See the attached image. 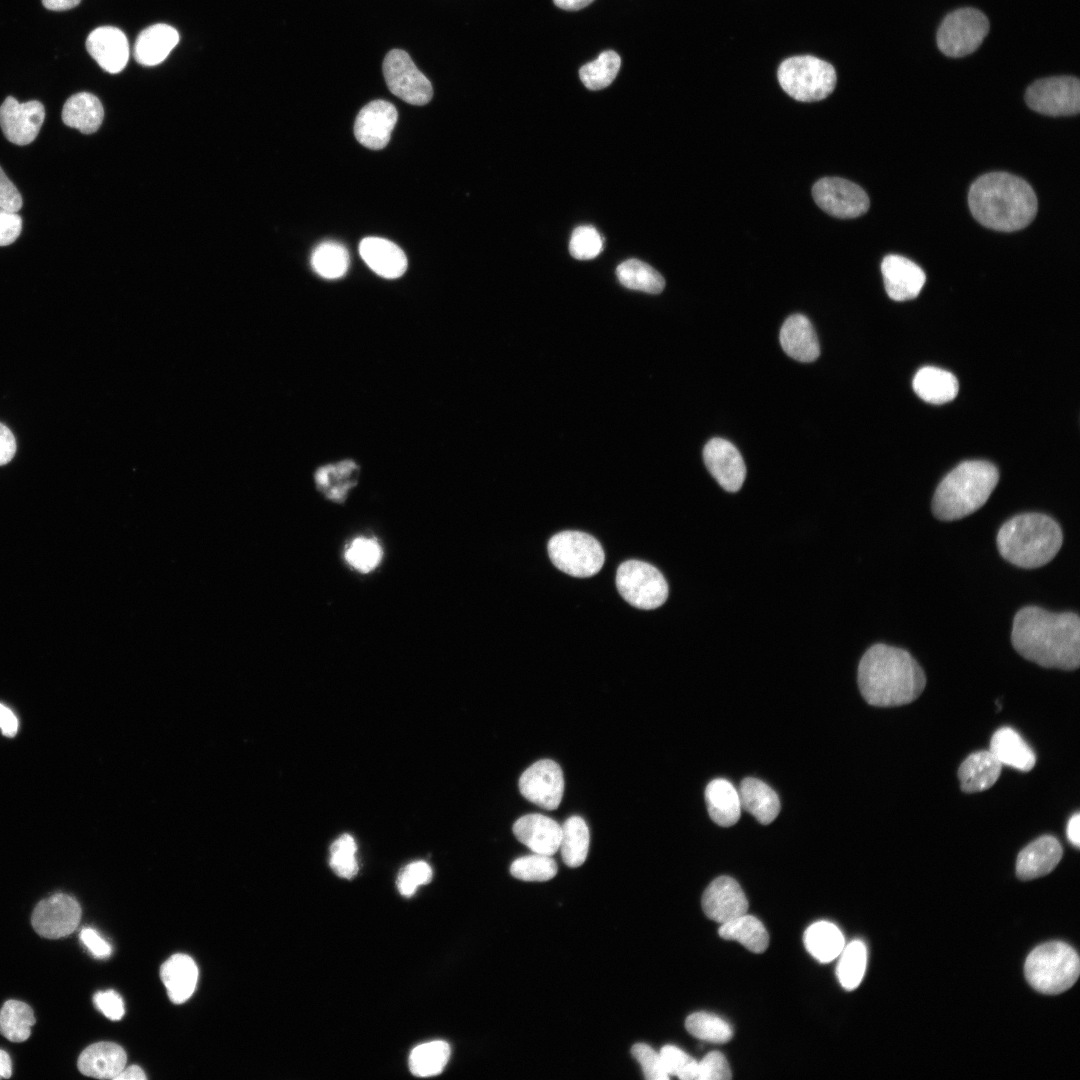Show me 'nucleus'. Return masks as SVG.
Here are the masks:
<instances>
[{
	"label": "nucleus",
	"instance_id": "obj_1",
	"mask_svg": "<svg viewBox=\"0 0 1080 1080\" xmlns=\"http://www.w3.org/2000/svg\"><path fill=\"white\" fill-rule=\"evenodd\" d=\"M1011 642L1018 654L1042 667L1075 670L1080 665L1079 616L1021 608L1013 620Z\"/></svg>",
	"mask_w": 1080,
	"mask_h": 1080
},
{
	"label": "nucleus",
	"instance_id": "obj_2",
	"mask_svg": "<svg viewBox=\"0 0 1080 1080\" xmlns=\"http://www.w3.org/2000/svg\"><path fill=\"white\" fill-rule=\"evenodd\" d=\"M858 685L865 701L876 707H896L911 703L923 692L925 674L901 648L878 643L862 656Z\"/></svg>",
	"mask_w": 1080,
	"mask_h": 1080
},
{
	"label": "nucleus",
	"instance_id": "obj_3",
	"mask_svg": "<svg viewBox=\"0 0 1080 1080\" xmlns=\"http://www.w3.org/2000/svg\"><path fill=\"white\" fill-rule=\"evenodd\" d=\"M968 204L983 226L1013 232L1029 225L1037 213V197L1022 178L1007 172H991L971 185Z\"/></svg>",
	"mask_w": 1080,
	"mask_h": 1080
},
{
	"label": "nucleus",
	"instance_id": "obj_4",
	"mask_svg": "<svg viewBox=\"0 0 1080 1080\" xmlns=\"http://www.w3.org/2000/svg\"><path fill=\"white\" fill-rule=\"evenodd\" d=\"M1063 541L1059 524L1042 513H1024L1006 521L997 534L1000 555L1021 568L1044 566L1058 553Z\"/></svg>",
	"mask_w": 1080,
	"mask_h": 1080
},
{
	"label": "nucleus",
	"instance_id": "obj_5",
	"mask_svg": "<svg viewBox=\"0 0 1080 1080\" xmlns=\"http://www.w3.org/2000/svg\"><path fill=\"white\" fill-rule=\"evenodd\" d=\"M999 480L998 469L983 460L965 461L939 483L932 499V512L942 521L964 518L982 507Z\"/></svg>",
	"mask_w": 1080,
	"mask_h": 1080
},
{
	"label": "nucleus",
	"instance_id": "obj_6",
	"mask_svg": "<svg viewBox=\"0 0 1080 1080\" xmlns=\"http://www.w3.org/2000/svg\"><path fill=\"white\" fill-rule=\"evenodd\" d=\"M1028 983L1038 992L1060 994L1071 988L1080 972L1076 951L1063 942H1048L1036 947L1025 962Z\"/></svg>",
	"mask_w": 1080,
	"mask_h": 1080
},
{
	"label": "nucleus",
	"instance_id": "obj_7",
	"mask_svg": "<svg viewBox=\"0 0 1080 1080\" xmlns=\"http://www.w3.org/2000/svg\"><path fill=\"white\" fill-rule=\"evenodd\" d=\"M781 88L793 99L815 102L829 96L836 86L834 67L814 56H794L784 60L777 73Z\"/></svg>",
	"mask_w": 1080,
	"mask_h": 1080
},
{
	"label": "nucleus",
	"instance_id": "obj_8",
	"mask_svg": "<svg viewBox=\"0 0 1080 1080\" xmlns=\"http://www.w3.org/2000/svg\"><path fill=\"white\" fill-rule=\"evenodd\" d=\"M551 562L562 572L574 577H590L600 571L605 554L593 536L581 531H562L552 536L547 545Z\"/></svg>",
	"mask_w": 1080,
	"mask_h": 1080
},
{
	"label": "nucleus",
	"instance_id": "obj_9",
	"mask_svg": "<svg viewBox=\"0 0 1080 1080\" xmlns=\"http://www.w3.org/2000/svg\"><path fill=\"white\" fill-rule=\"evenodd\" d=\"M988 32L989 20L984 13L971 7L959 8L942 20L937 45L948 57H964L977 50Z\"/></svg>",
	"mask_w": 1080,
	"mask_h": 1080
},
{
	"label": "nucleus",
	"instance_id": "obj_10",
	"mask_svg": "<svg viewBox=\"0 0 1080 1080\" xmlns=\"http://www.w3.org/2000/svg\"><path fill=\"white\" fill-rule=\"evenodd\" d=\"M616 586L624 600L640 609H655L668 597V584L663 574L640 560H627L619 565Z\"/></svg>",
	"mask_w": 1080,
	"mask_h": 1080
},
{
	"label": "nucleus",
	"instance_id": "obj_11",
	"mask_svg": "<svg viewBox=\"0 0 1080 1080\" xmlns=\"http://www.w3.org/2000/svg\"><path fill=\"white\" fill-rule=\"evenodd\" d=\"M1029 108L1047 116H1071L1080 110V83L1074 76L1036 80L1026 90Z\"/></svg>",
	"mask_w": 1080,
	"mask_h": 1080
},
{
	"label": "nucleus",
	"instance_id": "obj_12",
	"mask_svg": "<svg viewBox=\"0 0 1080 1080\" xmlns=\"http://www.w3.org/2000/svg\"><path fill=\"white\" fill-rule=\"evenodd\" d=\"M383 75L389 90L409 104L424 105L432 98L430 81L403 50L393 49L386 55Z\"/></svg>",
	"mask_w": 1080,
	"mask_h": 1080
},
{
	"label": "nucleus",
	"instance_id": "obj_13",
	"mask_svg": "<svg viewBox=\"0 0 1080 1080\" xmlns=\"http://www.w3.org/2000/svg\"><path fill=\"white\" fill-rule=\"evenodd\" d=\"M815 203L827 214L841 218H856L867 212L870 201L857 184L844 178L824 177L812 188Z\"/></svg>",
	"mask_w": 1080,
	"mask_h": 1080
},
{
	"label": "nucleus",
	"instance_id": "obj_14",
	"mask_svg": "<svg viewBox=\"0 0 1080 1080\" xmlns=\"http://www.w3.org/2000/svg\"><path fill=\"white\" fill-rule=\"evenodd\" d=\"M81 907L68 894H55L40 901L31 917L34 930L42 937L58 939L66 937L78 927Z\"/></svg>",
	"mask_w": 1080,
	"mask_h": 1080
},
{
	"label": "nucleus",
	"instance_id": "obj_15",
	"mask_svg": "<svg viewBox=\"0 0 1080 1080\" xmlns=\"http://www.w3.org/2000/svg\"><path fill=\"white\" fill-rule=\"evenodd\" d=\"M519 789L530 802L543 809L554 810L561 803L564 792L562 769L553 760H539L522 773Z\"/></svg>",
	"mask_w": 1080,
	"mask_h": 1080
},
{
	"label": "nucleus",
	"instance_id": "obj_16",
	"mask_svg": "<svg viewBox=\"0 0 1080 1080\" xmlns=\"http://www.w3.org/2000/svg\"><path fill=\"white\" fill-rule=\"evenodd\" d=\"M44 118V106L36 100L19 103L9 96L0 106V127L5 137L17 145L34 141Z\"/></svg>",
	"mask_w": 1080,
	"mask_h": 1080
},
{
	"label": "nucleus",
	"instance_id": "obj_17",
	"mask_svg": "<svg viewBox=\"0 0 1080 1080\" xmlns=\"http://www.w3.org/2000/svg\"><path fill=\"white\" fill-rule=\"evenodd\" d=\"M710 474L728 492L738 491L746 477V467L738 449L728 440L712 438L703 449Z\"/></svg>",
	"mask_w": 1080,
	"mask_h": 1080
},
{
	"label": "nucleus",
	"instance_id": "obj_18",
	"mask_svg": "<svg viewBox=\"0 0 1080 1080\" xmlns=\"http://www.w3.org/2000/svg\"><path fill=\"white\" fill-rule=\"evenodd\" d=\"M397 110L385 100H374L365 105L358 113L354 134L363 146L379 150L384 148L391 137L397 121Z\"/></svg>",
	"mask_w": 1080,
	"mask_h": 1080
},
{
	"label": "nucleus",
	"instance_id": "obj_19",
	"mask_svg": "<svg viewBox=\"0 0 1080 1080\" xmlns=\"http://www.w3.org/2000/svg\"><path fill=\"white\" fill-rule=\"evenodd\" d=\"M701 904L705 915L720 924L741 916L748 910V901L742 888L729 876L714 879L705 889Z\"/></svg>",
	"mask_w": 1080,
	"mask_h": 1080
},
{
	"label": "nucleus",
	"instance_id": "obj_20",
	"mask_svg": "<svg viewBox=\"0 0 1080 1080\" xmlns=\"http://www.w3.org/2000/svg\"><path fill=\"white\" fill-rule=\"evenodd\" d=\"M885 290L895 301L911 300L918 296L925 281L924 271L913 261L890 254L881 263Z\"/></svg>",
	"mask_w": 1080,
	"mask_h": 1080
},
{
	"label": "nucleus",
	"instance_id": "obj_21",
	"mask_svg": "<svg viewBox=\"0 0 1080 1080\" xmlns=\"http://www.w3.org/2000/svg\"><path fill=\"white\" fill-rule=\"evenodd\" d=\"M86 48L99 66L109 73L121 72L129 59L127 37L113 26L93 30L87 37Z\"/></svg>",
	"mask_w": 1080,
	"mask_h": 1080
},
{
	"label": "nucleus",
	"instance_id": "obj_22",
	"mask_svg": "<svg viewBox=\"0 0 1080 1080\" xmlns=\"http://www.w3.org/2000/svg\"><path fill=\"white\" fill-rule=\"evenodd\" d=\"M562 828L550 817L527 814L513 825V833L519 842L538 854L552 856L560 846Z\"/></svg>",
	"mask_w": 1080,
	"mask_h": 1080
},
{
	"label": "nucleus",
	"instance_id": "obj_23",
	"mask_svg": "<svg viewBox=\"0 0 1080 1080\" xmlns=\"http://www.w3.org/2000/svg\"><path fill=\"white\" fill-rule=\"evenodd\" d=\"M1062 847L1059 841L1051 836L1044 835L1026 847L1018 854L1016 861V873L1021 880H1031L1049 874L1062 858Z\"/></svg>",
	"mask_w": 1080,
	"mask_h": 1080
},
{
	"label": "nucleus",
	"instance_id": "obj_24",
	"mask_svg": "<svg viewBox=\"0 0 1080 1080\" xmlns=\"http://www.w3.org/2000/svg\"><path fill=\"white\" fill-rule=\"evenodd\" d=\"M779 340L784 352L797 361L812 362L820 355L816 332L804 315L788 317L781 327Z\"/></svg>",
	"mask_w": 1080,
	"mask_h": 1080
},
{
	"label": "nucleus",
	"instance_id": "obj_25",
	"mask_svg": "<svg viewBox=\"0 0 1080 1080\" xmlns=\"http://www.w3.org/2000/svg\"><path fill=\"white\" fill-rule=\"evenodd\" d=\"M359 253L368 267L381 277L395 279L402 276L407 269L405 253L387 239L364 238L359 244Z\"/></svg>",
	"mask_w": 1080,
	"mask_h": 1080
},
{
	"label": "nucleus",
	"instance_id": "obj_26",
	"mask_svg": "<svg viewBox=\"0 0 1080 1080\" xmlns=\"http://www.w3.org/2000/svg\"><path fill=\"white\" fill-rule=\"evenodd\" d=\"M127 1056L124 1049L112 1042L94 1043L83 1050L78 1058L79 1071L98 1079H116L125 1068Z\"/></svg>",
	"mask_w": 1080,
	"mask_h": 1080
},
{
	"label": "nucleus",
	"instance_id": "obj_27",
	"mask_svg": "<svg viewBox=\"0 0 1080 1080\" xmlns=\"http://www.w3.org/2000/svg\"><path fill=\"white\" fill-rule=\"evenodd\" d=\"M359 475L358 464L347 459L319 467L314 474V480L317 490L326 499L342 504L357 485Z\"/></svg>",
	"mask_w": 1080,
	"mask_h": 1080
},
{
	"label": "nucleus",
	"instance_id": "obj_28",
	"mask_svg": "<svg viewBox=\"0 0 1080 1080\" xmlns=\"http://www.w3.org/2000/svg\"><path fill=\"white\" fill-rule=\"evenodd\" d=\"M178 42L179 34L175 28L167 24H154L138 35L134 45V57L138 63L145 66L160 64Z\"/></svg>",
	"mask_w": 1080,
	"mask_h": 1080
},
{
	"label": "nucleus",
	"instance_id": "obj_29",
	"mask_svg": "<svg viewBox=\"0 0 1080 1080\" xmlns=\"http://www.w3.org/2000/svg\"><path fill=\"white\" fill-rule=\"evenodd\" d=\"M1001 769L1002 764L990 751L970 754L958 770L962 791L974 793L989 789L998 780Z\"/></svg>",
	"mask_w": 1080,
	"mask_h": 1080
},
{
	"label": "nucleus",
	"instance_id": "obj_30",
	"mask_svg": "<svg viewBox=\"0 0 1080 1080\" xmlns=\"http://www.w3.org/2000/svg\"><path fill=\"white\" fill-rule=\"evenodd\" d=\"M161 979L171 1001L181 1004L189 999L195 990L198 968L188 955L175 954L162 965Z\"/></svg>",
	"mask_w": 1080,
	"mask_h": 1080
},
{
	"label": "nucleus",
	"instance_id": "obj_31",
	"mask_svg": "<svg viewBox=\"0 0 1080 1080\" xmlns=\"http://www.w3.org/2000/svg\"><path fill=\"white\" fill-rule=\"evenodd\" d=\"M741 809L752 814L761 824L771 823L779 814L780 801L776 792L763 781L744 778L738 790Z\"/></svg>",
	"mask_w": 1080,
	"mask_h": 1080
},
{
	"label": "nucleus",
	"instance_id": "obj_32",
	"mask_svg": "<svg viewBox=\"0 0 1080 1080\" xmlns=\"http://www.w3.org/2000/svg\"><path fill=\"white\" fill-rule=\"evenodd\" d=\"M989 751L1001 764L1024 772L1030 771L1036 762L1033 750L1010 727H1002L992 735Z\"/></svg>",
	"mask_w": 1080,
	"mask_h": 1080
},
{
	"label": "nucleus",
	"instance_id": "obj_33",
	"mask_svg": "<svg viewBox=\"0 0 1080 1080\" xmlns=\"http://www.w3.org/2000/svg\"><path fill=\"white\" fill-rule=\"evenodd\" d=\"M705 800L710 818L719 826L734 825L741 814L738 790L726 779L712 780L705 789Z\"/></svg>",
	"mask_w": 1080,
	"mask_h": 1080
},
{
	"label": "nucleus",
	"instance_id": "obj_34",
	"mask_svg": "<svg viewBox=\"0 0 1080 1080\" xmlns=\"http://www.w3.org/2000/svg\"><path fill=\"white\" fill-rule=\"evenodd\" d=\"M913 389L922 400L931 404H943L956 397L959 385L951 372L926 366L915 374Z\"/></svg>",
	"mask_w": 1080,
	"mask_h": 1080
},
{
	"label": "nucleus",
	"instance_id": "obj_35",
	"mask_svg": "<svg viewBox=\"0 0 1080 1080\" xmlns=\"http://www.w3.org/2000/svg\"><path fill=\"white\" fill-rule=\"evenodd\" d=\"M103 117L104 110L100 100L88 92L72 95L67 99L62 109L64 124L76 128L84 134L97 131Z\"/></svg>",
	"mask_w": 1080,
	"mask_h": 1080
},
{
	"label": "nucleus",
	"instance_id": "obj_36",
	"mask_svg": "<svg viewBox=\"0 0 1080 1080\" xmlns=\"http://www.w3.org/2000/svg\"><path fill=\"white\" fill-rule=\"evenodd\" d=\"M803 941L807 951L821 963L834 960L845 946L839 928L827 921L810 925L804 932Z\"/></svg>",
	"mask_w": 1080,
	"mask_h": 1080
},
{
	"label": "nucleus",
	"instance_id": "obj_37",
	"mask_svg": "<svg viewBox=\"0 0 1080 1080\" xmlns=\"http://www.w3.org/2000/svg\"><path fill=\"white\" fill-rule=\"evenodd\" d=\"M718 933L721 938L735 940L753 953L764 952L769 943V936L763 923L746 913L722 923Z\"/></svg>",
	"mask_w": 1080,
	"mask_h": 1080
},
{
	"label": "nucleus",
	"instance_id": "obj_38",
	"mask_svg": "<svg viewBox=\"0 0 1080 1080\" xmlns=\"http://www.w3.org/2000/svg\"><path fill=\"white\" fill-rule=\"evenodd\" d=\"M560 850L564 863L571 868L581 866L588 855L590 834L580 816L568 818L561 826Z\"/></svg>",
	"mask_w": 1080,
	"mask_h": 1080
},
{
	"label": "nucleus",
	"instance_id": "obj_39",
	"mask_svg": "<svg viewBox=\"0 0 1080 1080\" xmlns=\"http://www.w3.org/2000/svg\"><path fill=\"white\" fill-rule=\"evenodd\" d=\"M616 275L626 288L650 294H658L665 287L662 275L647 263L638 259H629L618 265Z\"/></svg>",
	"mask_w": 1080,
	"mask_h": 1080
},
{
	"label": "nucleus",
	"instance_id": "obj_40",
	"mask_svg": "<svg viewBox=\"0 0 1080 1080\" xmlns=\"http://www.w3.org/2000/svg\"><path fill=\"white\" fill-rule=\"evenodd\" d=\"M450 1046L445 1041H432L416 1046L409 1056V1068L417 1077H431L443 1071L449 1058Z\"/></svg>",
	"mask_w": 1080,
	"mask_h": 1080
},
{
	"label": "nucleus",
	"instance_id": "obj_41",
	"mask_svg": "<svg viewBox=\"0 0 1080 1080\" xmlns=\"http://www.w3.org/2000/svg\"><path fill=\"white\" fill-rule=\"evenodd\" d=\"M35 1024L32 1008L19 1000H7L0 1010V1034L12 1042H23Z\"/></svg>",
	"mask_w": 1080,
	"mask_h": 1080
},
{
	"label": "nucleus",
	"instance_id": "obj_42",
	"mask_svg": "<svg viewBox=\"0 0 1080 1080\" xmlns=\"http://www.w3.org/2000/svg\"><path fill=\"white\" fill-rule=\"evenodd\" d=\"M867 950L860 940H854L844 946L836 968V975L841 986L848 991L854 990L861 983L866 970Z\"/></svg>",
	"mask_w": 1080,
	"mask_h": 1080
},
{
	"label": "nucleus",
	"instance_id": "obj_43",
	"mask_svg": "<svg viewBox=\"0 0 1080 1080\" xmlns=\"http://www.w3.org/2000/svg\"><path fill=\"white\" fill-rule=\"evenodd\" d=\"M349 254L340 243L326 241L319 244L312 253L311 265L323 278L337 279L345 275L349 267Z\"/></svg>",
	"mask_w": 1080,
	"mask_h": 1080
},
{
	"label": "nucleus",
	"instance_id": "obj_44",
	"mask_svg": "<svg viewBox=\"0 0 1080 1080\" xmlns=\"http://www.w3.org/2000/svg\"><path fill=\"white\" fill-rule=\"evenodd\" d=\"M620 56L612 50L602 52L597 59L583 65L579 70L582 83L589 90H600L609 86L620 69Z\"/></svg>",
	"mask_w": 1080,
	"mask_h": 1080
},
{
	"label": "nucleus",
	"instance_id": "obj_45",
	"mask_svg": "<svg viewBox=\"0 0 1080 1080\" xmlns=\"http://www.w3.org/2000/svg\"><path fill=\"white\" fill-rule=\"evenodd\" d=\"M685 1027L692 1036L712 1043H726L733 1035L728 1022L703 1011L690 1014L686 1018Z\"/></svg>",
	"mask_w": 1080,
	"mask_h": 1080
},
{
	"label": "nucleus",
	"instance_id": "obj_46",
	"mask_svg": "<svg viewBox=\"0 0 1080 1080\" xmlns=\"http://www.w3.org/2000/svg\"><path fill=\"white\" fill-rule=\"evenodd\" d=\"M557 870L551 856L538 853L517 858L510 866L511 875L523 881H547L557 874Z\"/></svg>",
	"mask_w": 1080,
	"mask_h": 1080
},
{
	"label": "nucleus",
	"instance_id": "obj_47",
	"mask_svg": "<svg viewBox=\"0 0 1080 1080\" xmlns=\"http://www.w3.org/2000/svg\"><path fill=\"white\" fill-rule=\"evenodd\" d=\"M348 564L361 573H369L381 562L383 550L374 539L356 538L345 551Z\"/></svg>",
	"mask_w": 1080,
	"mask_h": 1080
},
{
	"label": "nucleus",
	"instance_id": "obj_48",
	"mask_svg": "<svg viewBox=\"0 0 1080 1080\" xmlns=\"http://www.w3.org/2000/svg\"><path fill=\"white\" fill-rule=\"evenodd\" d=\"M357 846L353 837L343 834L337 838L330 847V867L342 878H353L359 869L356 860Z\"/></svg>",
	"mask_w": 1080,
	"mask_h": 1080
},
{
	"label": "nucleus",
	"instance_id": "obj_49",
	"mask_svg": "<svg viewBox=\"0 0 1080 1080\" xmlns=\"http://www.w3.org/2000/svg\"><path fill=\"white\" fill-rule=\"evenodd\" d=\"M603 248L599 232L592 226H579L572 232L569 251L578 260H589L598 256Z\"/></svg>",
	"mask_w": 1080,
	"mask_h": 1080
},
{
	"label": "nucleus",
	"instance_id": "obj_50",
	"mask_svg": "<svg viewBox=\"0 0 1080 1080\" xmlns=\"http://www.w3.org/2000/svg\"><path fill=\"white\" fill-rule=\"evenodd\" d=\"M660 1057L669 1076L682 1080H695L698 1062L680 1048L666 1045L661 1048Z\"/></svg>",
	"mask_w": 1080,
	"mask_h": 1080
},
{
	"label": "nucleus",
	"instance_id": "obj_51",
	"mask_svg": "<svg viewBox=\"0 0 1080 1080\" xmlns=\"http://www.w3.org/2000/svg\"><path fill=\"white\" fill-rule=\"evenodd\" d=\"M432 875V869L426 862H412L399 873L397 888L403 896L410 897L420 885L429 883Z\"/></svg>",
	"mask_w": 1080,
	"mask_h": 1080
},
{
	"label": "nucleus",
	"instance_id": "obj_52",
	"mask_svg": "<svg viewBox=\"0 0 1080 1080\" xmlns=\"http://www.w3.org/2000/svg\"><path fill=\"white\" fill-rule=\"evenodd\" d=\"M632 1056L640 1064L647 1080H667V1074L660 1054L645 1043H637L631 1048Z\"/></svg>",
	"mask_w": 1080,
	"mask_h": 1080
},
{
	"label": "nucleus",
	"instance_id": "obj_53",
	"mask_svg": "<svg viewBox=\"0 0 1080 1080\" xmlns=\"http://www.w3.org/2000/svg\"><path fill=\"white\" fill-rule=\"evenodd\" d=\"M731 1077L729 1064L719 1051L709 1052L697 1064L695 1080H728Z\"/></svg>",
	"mask_w": 1080,
	"mask_h": 1080
},
{
	"label": "nucleus",
	"instance_id": "obj_54",
	"mask_svg": "<svg viewBox=\"0 0 1080 1080\" xmlns=\"http://www.w3.org/2000/svg\"><path fill=\"white\" fill-rule=\"evenodd\" d=\"M96 1007L110 1020H120L125 1012L124 1003L118 993L113 990L101 991L95 994Z\"/></svg>",
	"mask_w": 1080,
	"mask_h": 1080
},
{
	"label": "nucleus",
	"instance_id": "obj_55",
	"mask_svg": "<svg viewBox=\"0 0 1080 1080\" xmlns=\"http://www.w3.org/2000/svg\"><path fill=\"white\" fill-rule=\"evenodd\" d=\"M22 219L17 212L0 208V246L12 244L20 235Z\"/></svg>",
	"mask_w": 1080,
	"mask_h": 1080
},
{
	"label": "nucleus",
	"instance_id": "obj_56",
	"mask_svg": "<svg viewBox=\"0 0 1080 1080\" xmlns=\"http://www.w3.org/2000/svg\"><path fill=\"white\" fill-rule=\"evenodd\" d=\"M22 207V197L15 185L0 167V208L17 212Z\"/></svg>",
	"mask_w": 1080,
	"mask_h": 1080
},
{
	"label": "nucleus",
	"instance_id": "obj_57",
	"mask_svg": "<svg viewBox=\"0 0 1080 1080\" xmlns=\"http://www.w3.org/2000/svg\"><path fill=\"white\" fill-rule=\"evenodd\" d=\"M80 939L94 957L104 959L111 955V946L96 930L89 927L83 928Z\"/></svg>",
	"mask_w": 1080,
	"mask_h": 1080
},
{
	"label": "nucleus",
	"instance_id": "obj_58",
	"mask_svg": "<svg viewBox=\"0 0 1080 1080\" xmlns=\"http://www.w3.org/2000/svg\"><path fill=\"white\" fill-rule=\"evenodd\" d=\"M16 453V439L11 430L0 423V466L8 464Z\"/></svg>",
	"mask_w": 1080,
	"mask_h": 1080
},
{
	"label": "nucleus",
	"instance_id": "obj_59",
	"mask_svg": "<svg viewBox=\"0 0 1080 1080\" xmlns=\"http://www.w3.org/2000/svg\"><path fill=\"white\" fill-rule=\"evenodd\" d=\"M0 729L7 737H14L18 731V719L13 711L0 703Z\"/></svg>",
	"mask_w": 1080,
	"mask_h": 1080
},
{
	"label": "nucleus",
	"instance_id": "obj_60",
	"mask_svg": "<svg viewBox=\"0 0 1080 1080\" xmlns=\"http://www.w3.org/2000/svg\"><path fill=\"white\" fill-rule=\"evenodd\" d=\"M1067 837L1068 840L1076 847L1080 845V815L1075 813L1072 815L1067 824Z\"/></svg>",
	"mask_w": 1080,
	"mask_h": 1080
},
{
	"label": "nucleus",
	"instance_id": "obj_61",
	"mask_svg": "<svg viewBox=\"0 0 1080 1080\" xmlns=\"http://www.w3.org/2000/svg\"><path fill=\"white\" fill-rule=\"evenodd\" d=\"M144 1071L137 1065L126 1067L116 1077V1080H145Z\"/></svg>",
	"mask_w": 1080,
	"mask_h": 1080
},
{
	"label": "nucleus",
	"instance_id": "obj_62",
	"mask_svg": "<svg viewBox=\"0 0 1080 1080\" xmlns=\"http://www.w3.org/2000/svg\"><path fill=\"white\" fill-rule=\"evenodd\" d=\"M81 0H42L45 8L53 11H62L77 6Z\"/></svg>",
	"mask_w": 1080,
	"mask_h": 1080
},
{
	"label": "nucleus",
	"instance_id": "obj_63",
	"mask_svg": "<svg viewBox=\"0 0 1080 1080\" xmlns=\"http://www.w3.org/2000/svg\"><path fill=\"white\" fill-rule=\"evenodd\" d=\"M553 1H554V4L556 6H558L559 8H561V9L568 10V11H576V10H580V9L588 6L594 0H553Z\"/></svg>",
	"mask_w": 1080,
	"mask_h": 1080
},
{
	"label": "nucleus",
	"instance_id": "obj_64",
	"mask_svg": "<svg viewBox=\"0 0 1080 1080\" xmlns=\"http://www.w3.org/2000/svg\"><path fill=\"white\" fill-rule=\"evenodd\" d=\"M12 1074V1063L8 1053L0 1049V1079L10 1078Z\"/></svg>",
	"mask_w": 1080,
	"mask_h": 1080
}]
</instances>
